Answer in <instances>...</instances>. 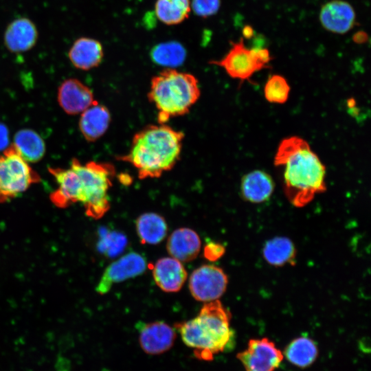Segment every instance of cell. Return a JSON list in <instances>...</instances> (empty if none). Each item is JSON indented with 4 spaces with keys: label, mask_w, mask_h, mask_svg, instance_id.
Returning <instances> with one entry per match:
<instances>
[{
    "label": "cell",
    "mask_w": 371,
    "mask_h": 371,
    "mask_svg": "<svg viewBox=\"0 0 371 371\" xmlns=\"http://www.w3.org/2000/svg\"><path fill=\"white\" fill-rule=\"evenodd\" d=\"M273 162L282 174L284 194L295 207L306 205L316 194L326 190V167L303 138L283 139Z\"/></svg>",
    "instance_id": "cell-1"
},
{
    "label": "cell",
    "mask_w": 371,
    "mask_h": 371,
    "mask_svg": "<svg viewBox=\"0 0 371 371\" xmlns=\"http://www.w3.org/2000/svg\"><path fill=\"white\" fill-rule=\"evenodd\" d=\"M184 136L166 124L146 126L133 135L128 153L117 160L131 164L139 179L159 178L179 161Z\"/></svg>",
    "instance_id": "cell-2"
},
{
    "label": "cell",
    "mask_w": 371,
    "mask_h": 371,
    "mask_svg": "<svg viewBox=\"0 0 371 371\" xmlns=\"http://www.w3.org/2000/svg\"><path fill=\"white\" fill-rule=\"evenodd\" d=\"M231 314L218 300L206 302L194 318L175 325L183 343L196 357L211 361L225 350L233 337Z\"/></svg>",
    "instance_id": "cell-3"
},
{
    "label": "cell",
    "mask_w": 371,
    "mask_h": 371,
    "mask_svg": "<svg viewBox=\"0 0 371 371\" xmlns=\"http://www.w3.org/2000/svg\"><path fill=\"white\" fill-rule=\"evenodd\" d=\"M201 90L192 74L166 68L153 77L148 98L157 110L159 124L187 114L198 101Z\"/></svg>",
    "instance_id": "cell-4"
},
{
    "label": "cell",
    "mask_w": 371,
    "mask_h": 371,
    "mask_svg": "<svg viewBox=\"0 0 371 371\" xmlns=\"http://www.w3.org/2000/svg\"><path fill=\"white\" fill-rule=\"evenodd\" d=\"M70 167L78 175L75 203H82L87 216L101 218L110 208L108 192L115 175L114 166L93 161L82 164L73 159Z\"/></svg>",
    "instance_id": "cell-5"
},
{
    "label": "cell",
    "mask_w": 371,
    "mask_h": 371,
    "mask_svg": "<svg viewBox=\"0 0 371 371\" xmlns=\"http://www.w3.org/2000/svg\"><path fill=\"white\" fill-rule=\"evenodd\" d=\"M271 60L268 49L262 47L249 48L241 38L232 43L229 50L223 57L212 60L209 63L223 68L229 77L243 83L249 81L256 72L268 68Z\"/></svg>",
    "instance_id": "cell-6"
},
{
    "label": "cell",
    "mask_w": 371,
    "mask_h": 371,
    "mask_svg": "<svg viewBox=\"0 0 371 371\" xmlns=\"http://www.w3.org/2000/svg\"><path fill=\"white\" fill-rule=\"evenodd\" d=\"M39 181V175L14 145L9 146L0 155V203L19 196Z\"/></svg>",
    "instance_id": "cell-7"
},
{
    "label": "cell",
    "mask_w": 371,
    "mask_h": 371,
    "mask_svg": "<svg viewBox=\"0 0 371 371\" xmlns=\"http://www.w3.org/2000/svg\"><path fill=\"white\" fill-rule=\"evenodd\" d=\"M227 283V276L221 268L204 265L191 273L189 289L195 300L207 302L218 300L226 291Z\"/></svg>",
    "instance_id": "cell-8"
},
{
    "label": "cell",
    "mask_w": 371,
    "mask_h": 371,
    "mask_svg": "<svg viewBox=\"0 0 371 371\" xmlns=\"http://www.w3.org/2000/svg\"><path fill=\"white\" fill-rule=\"evenodd\" d=\"M245 371H274L283 360L282 352L268 338L252 339L237 355Z\"/></svg>",
    "instance_id": "cell-9"
},
{
    "label": "cell",
    "mask_w": 371,
    "mask_h": 371,
    "mask_svg": "<svg viewBox=\"0 0 371 371\" xmlns=\"http://www.w3.org/2000/svg\"><path fill=\"white\" fill-rule=\"evenodd\" d=\"M146 269V260L142 255L136 252L128 253L106 268L95 290L101 295L105 294L113 284L138 276Z\"/></svg>",
    "instance_id": "cell-10"
},
{
    "label": "cell",
    "mask_w": 371,
    "mask_h": 371,
    "mask_svg": "<svg viewBox=\"0 0 371 371\" xmlns=\"http://www.w3.org/2000/svg\"><path fill=\"white\" fill-rule=\"evenodd\" d=\"M139 342L147 354L157 355L169 350L176 339L172 327L162 321L137 324Z\"/></svg>",
    "instance_id": "cell-11"
},
{
    "label": "cell",
    "mask_w": 371,
    "mask_h": 371,
    "mask_svg": "<svg viewBox=\"0 0 371 371\" xmlns=\"http://www.w3.org/2000/svg\"><path fill=\"white\" fill-rule=\"evenodd\" d=\"M319 19L322 26L327 31L344 34L355 26L356 13L348 1L331 0L322 5Z\"/></svg>",
    "instance_id": "cell-12"
},
{
    "label": "cell",
    "mask_w": 371,
    "mask_h": 371,
    "mask_svg": "<svg viewBox=\"0 0 371 371\" xmlns=\"http://www.w3.org/2000/svg\"><path fill=\"white\" fill-rule=\"evenodd\" d=\"M58 102L63 111L69 115L83 112L95 100L89 87L76 78H69L60 85Z\"/></svg>",
    "instance_id": "cell-13"
},
{
    "label": "cell",
    "mask_w": 371,
    "mask_h": 371,
    "mask_svg": "<svg viewBox=\"0 0 371 371\" xmlns=\"http://www.w3.org/2000/svg\"><path fill=\"white\" fill-rule=\"evenodd\" d=\"M38 32L35 23L27 17H19L7 26L4 35V45L12 53H22L30 50L36 44Z\"/></svg>",
    "instance_id": "cell-14"
},
{
    "label": "cell",
    "mask_w": 371,
    "mask_h": 371,
    "mask_svg": "<svg viewBox=\"0 0 371 371\" xmlns=\"http://www.w3.org/2000/svg\"><path fill=\"white\" fill-rule=\"evenodd\" d=\"M187 275L181 262L172 257L160 258L153 267V276L156 284L166 292L179 291Z\"/></svg>",
    "instance_id": "cell-15"
},
{
    "label": "cell",
    "mask_w": 371,
    "mask_h": 371,
    "mask_svg": "<svg viewBox=\"0 0 371 371\" xmlns=\"http://www.w3.org/2000/svg\"><path fill=\"white\" fill-rule=\"evenodd\" d=\"M275 188L269 174L261 170H254L245 174L240 181L242 197L251 203H261L269 199Z\"/></svg>",
    "instance_id": "cell-16"
},
{
    "label": "cell",
    "mask_w": 371,
    "mask_h": 371,
    "mask_svg": "<svg viewBox=\"0 0 371 371\" xmlns=\"http://www.w3.org/2000/svg\"><path fill=\"white\" fill-rule=\"evenodd\" d=\"M104 50L102 43L94 38L80 37L71 46L68 57L77 69L89 70L98 67L102 62Z\"/></svg>",
    "instance_id": "cell-17"
},
{
    "label": "cell",
    "mask_w": 371,
    "mask_h": 371,
    "mask_svg": "<svg viewBox=\"0 0 371 371\" xmlns=\"http://www.w3.org/2000/svg\"><path fill=\"white\" fill-rule=\"evenodd\" d=\"M166 247L172 258L180 262H189L199 254L201 240L194 230L182 227L175 230L170 235Z\"/></svg>",
    "instance_id": "cell-18"
},
{
    "label": "cell",
    "mask_w": 371,
    "mask_h": 371,
    "mask_svg": "<svg viewBox=\"0 0 371 371\" xmlns=\"http://www.w3.org/2000/svg\"><path fill=\"white\" fill-rule=\"evenodd\" d=\"M110 122L111 114L109 109L95 101L81 113L79 128L86 140L95 142L106 132Z\"/></svg>",
    "instance_id": "cell-19"
},
{
    "label": "cell",
    "mask_w": 371,
    "mask_h": 371,
    "mask_svg": "<svg viewBox=\"0 0 371 371\" xmlns=\"http://www.w3.org/2000/svg\"><path fill=\"white\" fill-rule=\"evenodd\" d=\"M141 243L155 245L162 241L168 232L167 223L161 216L153 212L140 215L135 221Z\"/></svg>",
    "instance_id": "cell-20"
},
{
    "label": "cell",
    "mask_w": 371,
    "mask_h": 371,
    "mask_svg": "<svg viewBox=\"0 0 371 371\" xmlns=\"http://www.w3.org/2000/svg\"><path fill=\"white\" fill-rule=\"evenodd\" d=\"M14 146L27 162L40 161L45 153V142L41 137L32 129L19 131L14 135Z\"/></svg>",
    "instance_id": "cell-21"
},
{
    "label": "cell",
    "mask_w": 371,
    "mask_h": 371,
    "mask_svg": "<svg viewBox=\"0 0 371 371\" xmlns=\"http://www.w3.org/2000/svg\"><path fill=\"white\" fill-rule=\"evenodd\" d=\"M262 254L269 264L279 267L293 263L296 251L293 242L289 238L278 236L265 243Z\"/></svg>",
    "instance_id": "cell-22"
},
{
    "label": "cell",
    "mask_w": 371,
    "mask_h": 371,
    "mask_svg": "<svg viewBox=\"0 0 371 371\" xmlns=\"http://www.w3.org/2000/svg\"><path fill=\"white\" fill-rule=\"evenodd\" d=\"M186 55L184 46L175 41L155 45L150 52L153 63L167 68H175L181 65L186 60Z\"/></svg>",
    "instance_id": "cell-23"
},
{
    "label": "cell",
    "mask_w": 371,
    "mask_h": 371,
    "mask_svg": "<svg viewBox=\"0 0 371 371\" xmlns=\"http://www.w3.org/2000/svg\"><path fill=\"white\" fill-rule=\"evenodd\" d=\"M317 354L318 350L315 341L304 336L293 340L284 350L287 360L300 368L310 366L316 359Z\"/></svg>",
    "instance_id": "cell-24"
},
{
    "label": "cell",
    "mask_w": 371,
    "mask_h": 371,
    "mask_svg": "<svg viewBox=\"0 0 371 371\" xmlns=\"http://www.w3.org/2000/svg\"><path fill=\"white\" fill-rule=\"evenodd\" d=\"M190 11V0H157L155 5L157 18L168 25L181 23L188 17Z\"/></svg>",
    "instance_id": "cell-25"
},
{
    "label": "cell",
    "mask_w": 371,
    "mask_h": 371,
    "mask_svg": "<svg viewBox=\"0 0 371 371\" xmlns=\"http://www.w3.org/2000/svg\"><path fill=\"white\" fill-rule=\"evenodd\" d=\"M290 86L286 78L279 74L271 76L264 87V95L270 103L284 104L289 95Z\"/></svg>",
    "instance_id": "cell-26"
},
{
    "label": "cell",
    "mask_w": 371,
    "mask_h": 371,
    "mask_svg": "<svg viewBox=\"0 0 371 371\" xmlns=\"http://www.w3.org/2000/svg\"><path fill=\"white\" fill-rule=\"evenodd\" d=\"M127 244L126 236L115 231H103L100 235L98 248L109 257H114L122 253Z\"/></svg>",
    "instance_id": "cell-27"
},
{
    "label": "cell",
    "mask_w": 371,
    "mask_h": 371,
    "mask_svg": "<svg viewBox=\"0 0 371 371\" xmlns=\"http://www.w3.org/2000/svg\"><path fill=\"white\" fill-rule=\"evenodd\" d=\"M221 4V0H192L190 7L196 15L208 17L218 12Z\"/></svg>",
    "instance_id": "cell-28"
},
{
    "label": "cell",
    "mask_w": 371,
    "mask_h": 371,
    "mask_svg": "<svg viewBox=\"0 0 371 371\" xmlns=\"http://www.w3.org/2000/svg\"><path fill=\"white\" fill-rule=\"evenodd\" d=\"M225 247L219 243L210 242L205 245L203 254L205 258L210 261H215L223 256Z\"/></svg>",
    "instance_id": "cell-29"
},
{
    "label": "cell",
    "mask_w": 371,
    "mask_h": 371,
    "mask_svg": "<svg viewBox=\"0 0 371 371\" xmlns=\"http://www.w3.org/2000/svg\"><path fill=\"white\" fill-rule=\"evenodd\" d=\"M9 146V131L5 125L0 122V151Z\"/></svg>",
    "instance_id": "cell-30"
},
{
    "label": "cell",
    "mask_w": 371,
    "mask_h": 371,
    "mask_svg": "<svg viewBox=\"0 0 371 371\" xmlns=\"http://www.w3.org/2000/svg\"><path fill=\"white\" fill-rule=\"evenodd\" d=\"M353 40L357 43H363L368 40L367 35L364 32H358L353 36Z\"/></svg>",
    "instance_id": "cell-31"
},
{
    "label": "cell",
    "mask_w": 371,
    "mask_h": 371,
    "mask_svg": "<svg viewBox=\"0 0 371 371\" xmlns=\"http://www.w3.org/2000/svg\"><path fill=\"white\" fill-rule=\"evenodd\" d=\"M254 34V29L249 26L246 25L243 30V38H250Z\"/></svg>",
    "instance_id": "cell-32"
}]
</instances>
